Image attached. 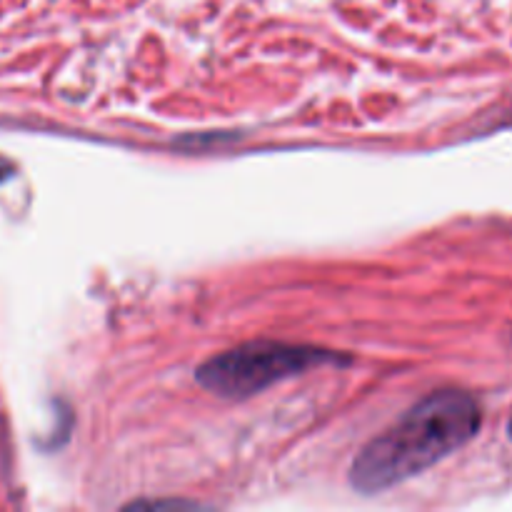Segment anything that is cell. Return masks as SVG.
Wrapping results in <instances>:
<instances>
[{"label": "cell", "mask_w": 512, "mask_h": 512, "mask_svg": "<svg viewBox=\"0 0 512 512\" xmlns=\"http://www.w3.org/2000/svg\"><path fill=\"white\" fill-rule=\"evenodd\" d=\"M483 413L473 395L440 390L410 408L393 428L370 440L350 465V485L383 493L425 473L478 435Z\"/></svg>", "instance_id": "cell-1"}, {"label": "cell", "mask_w": 512, "mask_h": 512, "mask_svg": "<svg viewBox=\"0 0 512 512\" xmlns=\"http://www.w3.org/2000/svg\"><path fill=\"white\" fill-rule=\"evenodd\" d=\"M338 360V355L330 350L258 340V343L238 345L228 353L205 360L195 370V378L205 390L220 395V398L240 400L263 393L270 385L293 378L303 370L333 365Z\"/></svg>", "instance_id": "cell-2"}, {"label": "cell", "mask_w": 512, "mask_h": 512, "mask_svg": "<svg viewBox=\"0 0 512 512\" xmlns=\"http://www.w3.org/2000/svg\"><path fill=\"white\" fill-rule=\"evenodd\" d=\"M10 175H13V165H10L8 160L0 158V183H5V180H8Z\"/></svg>", "instance_id": "cell-3"}, {"label": "cell", "mask_w": 512, "mask_h": 512, "mask_svg": "<svg viewBox=\"0 0 512 512\" xmlns=\"http://www.w3.org/2000/svg\"><path fill=\"white\" fill-rule=\"evenodd\" d=\"M510 438H512V420H510Z\"/></svg>", "instance_id": "cell-4"}]
</instances>
